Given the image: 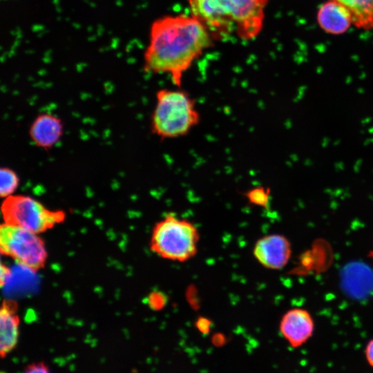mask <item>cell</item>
Segmentation results:
<instances>
[{"label": "cell", "mask_w": 373, "mask_h": 373, "mask_svg": "<svg viewBox=\"0 0 373 373\" xmlns=\"http://www.w3.org/2000/svg\"><path fill=\"white\" fill-rule=\"evenodd\" d=\"M0 245L2 253L32 270L41 267L46 259L44 243L37 233L17 225H1Z\"/></svg>", "instance_id": "cell-6"}, {"label": "cell", "mask_w": 373, "mask_h": 373, "mask_svg": "<svg viewBox=\"0 0 373 373\" xmlns=\"http://www.w3.org/2000/svg\"><path fill=\"white\" fill-rule=\"evenodd\" d=\"M166 301V295L159 291H154L149 296V305L151 308L155 310L163 308L165 306Z\"/></svg>", "instance_id": "cell-15"}, {"label": "cell", "mask_w": 373, "mask_h": 373, "mask_svg": "<svg viewBox=\"0 0 373 373\" xmlns=\"http://www.w3.org/2000/svg\"><path fill=\"white\" fill-rule=\"evenodd\" d=\"M315 322L312 314L306 309L294 307L281 317L279 331L283 338L293 348L306 344L314 335Z\"/></svg>", "instance_id": "cell-8"}, {"label": "cell", "mask_w": 373, "mask_h": 373, "mask_svg": "<svg viewBox=\"0 0 373 373\" xmlns=\"http://www.w3.org/2000/svg\"><path fill=\"white\" fill-rule=\"evenodd\" d=\"M271 189L265 186H256L245 193L247 202L254 206L268 209L271 202Z\"/></svg>", "instance_id": "cell-13"}, {"label": "cell", "mask_w": 373, "mask_h": 373, "mask_svg": "<svg viewBox=\"0 0 373 373\" xmlns=\"http://www.w3.org/2000/svg\"><path fill=\"white\" fill-rule=\"evenodd\" d=\"M253 254L256 260L264 267L280 270L288 264L291 258V244L283 234H268L256 242Z\"/></svg>", "instance_id": "cell-7"}, {"label": "cell", "mask_w": 373, "mask_h": 373, "mask_svg": "<svg viewBox=\"0 0 373 373\" xmlns=\"http://www.w3.org/2000/svg\"><path fill=\"white\" fill-rule=\"evenodd\" d=\"M27 372H48V370L47 369V367H46L43 364H37V365H32L31 366H29L26 370Z\"/></svg>", "instance_id": "cell-17"}, {"label": "cell", "mask_w": 373, "mask_h": 373, "mask_svg": "<svg viewBox=\"0 0 373 373\" xmlns=\"http://www.w3.org/2000/svg\"><path fill=\"white\" fill-rule=\"evenodd\" d=\"M0 178V195L6 198L17 189L19 179L14 171L7 167L1 169Z\"/></svg>", "instance_id": "cell-14"}, {"label": "cell", "mask_w": 373, "mask_h": 373, "mask_svg": "<svg viewBox=\"0 0 373 373\" xmlns=\"http://www.w3.org/2000/svg\"><path fill=\"white\" fill-rule=\"evenodd\" d=\"M200 121L195 102L185 90L163 88L156 93V104L151 117V129L162 140L188 135Z\"/></svg>", "instance_id": "cell-3"}, {"label": "cell", "mask_w": 373, "mask_h": 373, "mask_svg": "<svg viewBox=\"0 0 373 373\" xmlns=\"http://www.w3.org/2000/svg\"><path fill=\"white\" fill-rule=\"evenodd\" d=\"M213 41L207 29L191 14L160 17L150 28L144 70L169 75L174 85L180 88L184 74Z\"/></svg>", "instance_id": "cell-1"}, {"label": "cell", "mask_w": 373, "mask_h": 373, "mask_svg": "<svg viewBox=\"0 0 373 373\" xmlns=\"http://www.w3.org/2000/svg\"><path fill=\"white\" fill-rule=\"evenodd\" d=\"M63 133L61 120L52 114L39 115L32 122L29 135L38 147L48 149L60 139Z\"/></svg>", "instance_id": "cell-10"}, {"label": "cell", "mask_w": 373, "mask_h": 373, "mask_svg": "<svg viewBox=\"0 0 373 373\" xmlns=\"http://www.w3.org/2000/svg\"><path fill=\"white\" fill-rule=\"evenodd\" d=\"M10 271L9 269L6 267L1 265V286L3 285L4 283L6 281L8 278L10 276Z\"/></svg>", "instance_id": "cell-18"}, {"label": "cell", "mask_w": 373, "mask_h": 373, "mask_svg": "<svg viewBox=\"0 0 373 373\" xmlns=\"http://www.w3.org/2000/svg\"><path fill=\"white\" fill-rule=\"evenodd\" d=\"M18 326V317L5 303L0 312V351L2 356L15 347L19 334Z\"/></svg>", "instance_id": "cell-11"}, {"label": "cell", "mask_w": 373, "mask_h": 373, "mask_svg": "<svg viewBox=\"0 0 373 373\" xmlns=\"http://www.w3.org/2000/svg\"><path fill=\"white\" fill-rule=\"evenodd\" d=\"M350 12L352 24L365 30L373 28V0H334Z\"/></svg>", "instance_id": "cell-12"}, {"label": "cell", "mask_w": 373, "mask_h": 373, "mask_svg": "<svg viewBox=\"0 0 373 373\" xmlns=\"http://www.w3.org/2000/svg\"><path fill=\"white\" fill-rule=\"evenodd\" d=\"M190 14L215 39H256L264 26L268 0H187Z\"/></svg>", "instance_id": "cell-2"}, {"label": "cell", "mask_w": 373, "mask_h": 373, "mask_svg": "<svg viewBox=\"0 0 373 373\" xmlns=\"http://www.w3.org/2000/svg\"><path fill=\"white\" fill-rule=\"evenodd\" d=\"M316 21L323 31L334 35L346 32L353 25L349 11L334 0H327L321 5Z\"/></svg>", "instance_id": "cell-9"}, {"label": "cell", "mask_w": 373, "mask_h": 373, "mask_svg": "<svg viewBox=\"0 0 373 373\" xmlns=\"http://www.w3.org/2000/svg\"><path fill=\"white\" fill-rule=\"evenodd\" d=\"M5 222L39 233L63 222L65 213L46 208L35 199L23 195H10L1 204Z\"/></svg>", "instance_id": "cell-5"}, {"label": "cell", "mask_w": 373, "mask_h": 373, "mask_svg": "<svg viewBox=\"0 0 373 373\" xmlns=\"http://www.w3.org/2000/svg\"><path fill=\"white\" fill-rule=\"evenodd\" d=\"M365 358L367 364L373 368V338L366 343L364 350Z\"/></svg>", "instance_id": "cell-16"}, {"label": "cell", "mask_w": 373, "mask_h": 373, "mask_svg": "<svg viewBox=\"0 0 373 373\" xmlns=\"http://www.w3.org/2000/svg\"><path fill=\"white\" fill-rule=\"evenodd\" d=\"M373 243V241H372ZM367 257L370 259L371 262L373 264V246L370 249V250L368 251Z\"/></svg>", "instance_id": "cell-19"}, {"label": "cell", "mask_w": 373, "mask_h": 373, "mask_svg": "<svg viewBox=\"0 0 373 373\" xmlns=\"http://www.w3.org/2000/svg\"><path fill=\"white\" fill-rule=\"evenodd\" d=\"M199 240L193 222L169 213L153 229L151 249L164 259L183 262L195 256Z\"/></svg>", "instance_id": "cell-4"}]
</instances>
